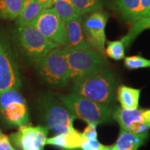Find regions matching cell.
Here are the masks:
<instances>
[{
	"label": "cell",
	"mask_w": 150,
	"mask_h": 150,
	"mask_svg": "<svg viewBox=\"0 0 150 150\" xmlns=\"http://www.w3.org/2000/svg\"><path fill=\"white\" fill-rule=\"evenodd\" d=\"M0 112L5 121L16 127L29 125V112L25 99L18 88L7 90L0 95Z\"/></svg>",
	"instance_id": "cell-6"
},
{
	"label": "cell",
	"mask_w": 150,
	"mask_h": 150,
	"mask_svg": "<svg viewBox=\"0 0 150 150\" xmlns=\"http://www.w3.org/2000/svg\"><path fill=\"white\" fill-rule=\"evenodd\" d=\"M31 25L57 45L66 44L65 24L56 13L54 7L43 10Z\"/></svg>",
	"instance_id": "cell-8"
},
{
	"label": "cell",
	"mask_w": 150,
	"mask_h": 150,
	"mask_svg": "<svg viewBox=\"0 0 150 150\" xmlns=\"http://www.w3.org/2000/svg\"><path fill=\"white\" fill-rule=\"evenodd\" d=\"M20 86V79L16 63L0 40V95L7 90L18 88Z\"/></svg>",
	"instance_id": "cell-11"
},
{
	"label": "cell",
	"mask_w": 150,
	"mask_h": 150,
	"mask_svg": "<svg viewBox=\"0 0 150 150\" xmlns=\"http://www.w3.org/2000/svg\"><path fill=\"white\" fill-rule=\"evenodd\" d=\"M45 10L35 0H26L22 13L16 20L18 27L31 24L36 20L42 11Z\"/></svg>",
	"instance_id": "cell-18"
},
{
	"label": "cell",
	"mask_w": 150,
	"mask_h": 150,
	"mask_svg": "<svg viewBox=\"0 0 150 150\" xmlns=\"http://www.w3.org/2000/svg\"><path fill=\"white\" fill-rule=\"evenodd\" d=\"M54 6L56 13L65 23L80 16L71 0H54Z\"/></svg>",
	"instance_id": "cell-20"
},
{
	"label": "cell",
	"mask_w": 150,
	"mask_h": 150,
	"mask_svg": "<svg viewBox=\"0 0 150 150\" xmlns=\"http://www.w3.org/2000/svg\"><path fill=\"white\" fill-rule=\"evenodd\" d=\"M108 15L100 10L91 13L83 19V29L86 40L91 50L104 55L106 43L105 28Z\"/></svg>",
	"instance_id": "cell-9"
},
{
	"label": "cell",
	"mask_w": 150,
	"mask_h": 150,
	"mask_svg": "<svg viewBox=\"0 0 150 150\" xmlns=\"http://www.w3.org/2000/svg\"><path fill=\"white\" fill-rule=\"evenodd\" d=\"M83 19V16H80L65 23L66 47L75 49H90L84 35Z\"/></svg>",
	"instance_id": "cell-12"
},
{
	"label": "cell",
	"mask_w": 150,
	"mask_h": 150,
	"mask_svg": "<svg viewBox=\"0 0 150 150\" xmlns=\"http://www.w3.org/2000/svg\"><path fill=\"white\" fill-rule=\"evenodd\" d=\"M82 150H100L104 145L98 140H88L82 138Z\"/></svg>",
	"instance_id": "cell-26"
},
{
	"label": "cell",
	"mask_w": 150,
	"mask_h": 150,
	"mask_svg": "<svg viewBox=\"0 0 150 150\" xmlns=\"http://www.w3.org/2000/svg\"><path fill=\"white\" fill-rule=\"evenodd\" d=\"M100 150H115V147H114V145H110V146L104 145Z\"/></svg>",
	"instance_id": "cell-32"
},
{
	"label": "cell",
	"mask_w": 150,
	"mask_h": 150,
	"mask_svg": "<svg viewBox=\"0 0 150 150\" xmlns=\"http://www.w3.org/2000/svg\"><path fill=\"white\" fill-rule=\"evenodd\" d=\"M16 34L22 52L30 61H37L59 47L43 36L31 24L18 27Z\"/></svg>",
	"instance_id": "cell-5"
},
{
	"label": "cell",
	"mask_w": 150,
	"mask_h": 150,
	"mask_svg": "<svg viewBox=\"0 0 150 150\" xmlns=\"http://www.w3.org/2000/svg\"><path fill=\"white\" fill-rule=\"evenodd\" d=\"M82 135L74 129L65 134L56 135L52 138H47L46 145L59 147L65 150L81 149Z\"/></svg>",
	"instance_id": "cell-13"
},
{
	"label": "cell",
	"mask_w": 150,
	"mask_h": 150,
	"mask_svg": "<svg viewBox=\"0 0 150 150\" xmlns=\"http://www.w3.org/2000/svg\"><path fill=\"white\" fill-rule=\"evenodd\" d=\"M140 92L141 91L140 89L134 88L124 85L117 88L116 95L121 107L131 109L138 108Z\"/></svg>",
	"instance_id": "cell-17"
},
{
	"label": "cell",
	"mask_w": 150,
	"mask_h": 150,
	"mask_svg": "<svg viewBox=\"0 0 150 150\" xmlns=\"http://www.w3.org/2000/svg\"><path fill=\"white\" fill-rule=\"evenodd\" d=\"M150 13V0H140L139 19L145 18Z\"/></svg>",
	"instance_id": "cell-29"
},
{
	"label": "cell",
	"mask_w": 150,
	"mask_h": 150,
	"mask_svg": "<svg viewBox=\"0 0 150 150\" xmlns=\"http://www.w3.org/2000/svg\"><path fill=\"white\" fill-rule=\"evenodd\" d=\"M142 117L146 125L150 128V110H142Z\"/></svg>",
	"instance_id": "cell-31"
},
{
	"label": "cell",
	"mask_w": 150,
	"mask_h": 150,
	"mask_svg": "<svg viewBox=\"0 0 150 150\" xmlns=\"http://www.w3.org/2000/svg\"><path fill=\"white\" fill-rule=\"evenodd\" d=\"M79 16L95 12L100 10L102 7V0H71Z\"/></svg>",
	"instance_id": "cell-22"
},
{
	"label": "cell",
	"mask_w": 150,
	"mask_h": 150,
	"mask_svg": "<svg viewBox=\"0 0 150 150\" xmlns=\"http://www.w3.org/2000/svg\"><path fill=\"white\" fill-rule=\"evenodd\" d=\"M149 129V128L146 125V124L143 121H142L133 123L127 129V131H129V132L134 134H142L148 132Z\"/></svg>",
	"instance_id": "cell-25"
},
{
	"label": "cell",
	"mask_w": 150,
	"mask_h": 150,
	"mask_svg": "<svg viewBox=\"0 0 150 150\" xmlns=\"http://www.w3.org/2000/svg\"><path fill=\"white\" fill-rule=\"evenodd\" d=\"M49 131L45 126L19 127L16 133L11 134L10 140L22 150H43L46 145Z\"/></svg>",
	"instance_id": "cell-10"
},
{
	"label": "cell",
	"mask_w": 150,
	"mask_h": 150,
	"mask_svg": "<svg viewBox=\"0 0 150 150\" xmlns=\"http://www.w3.org/2000/svg\"><path fill=\"white\" fill-rule=\"evenodd\" d=\"M70 72V79L83 77L103 70L106 63L102 55L91 49H62Z\"/></svg>",
	"instance_id": "cell-3"
},
{
	"label": "cell",
	"mask_w": 150,
	"mask_h": 150,
	"mask_svg": "<svg viewBox=\"0 0 150 150\" xmlns=\"http://www.w3.org/2000/svg\"><path fill=\"white\" fill-rule=\"evenodd\" d=\"M149 16H150V13H149Z\"/></svg>",
	"instance_id": "cell-33"
},
{
	"label": "cell",
	"mask_w": 150,
	"mask_h": 150,
	"mask_svg": "<svg viewBox=\"0 0 150 150\" xmlns=\"http://www.w3.org/2000/svg\"><path fill=\"white\" fill-rule=\"evenodd\" d=\"M117 78L111 70L104 68L98 72L72 80L73 93L109 106L117 92Z\"/></svg>",
	"instance_id": "cell-1"
},
{
	"label": "cell",
	"mask_w": 150,
	"mask_h": 150,
	"mask_svg": "<svg viewBox=\"0 0 150 150\" xmlns=\"http://www.w3.org/2000/svg\"><path fill=\"white\" fill-rule=\"evenodd\" d=\"M35 67L40 77L54 87H63L70 80V70L59 47L35 61Z\"/></svg>",
	"instance_id": "cell-4"
},
{
	"label": "cell",
	"mask_w": 150,
	"mask_h": 150,
	"mask_svg": "<svg viewBox=\"0 0 150 150\" xmlns=\"http://www.w3.org/2000/svg\"><path fill=\"white\" fill-rule=\"evenodd\" d=\"M97 125L94 124H88L81 133L82 138L88 140H97V133L96 130Z\"/></svg>",
	"instance_id": "cell-27"
},
{
	"label": "cell",
	"mask_w": 150,
	"mask_h": 150,
	"mask_svg": "<svg viewBox=\"0 0 150 150\" xmlns=\"http://www.w3.org/2000/svg\"><path fill=\"white\" fill-rule=\"evenodd\" d=\"M0 150H16L11 145L10 138L0 130Z\"/></svg>",
	"instance_id": "cell-28"
},
{
	"label": "cell",
	"mask_w": 150,
	"mask_h": 150,
	"mask_svg": "<svg viewBox=\"0 0 150 150\" xmlns=\"http://www.w3.org/2000/svg\"><path fill=\"white\" fill-rule=\"evenodd\" d=\"M42 112L45 127L55 136L65 134L74 129V117L61 100L45 99L42 104Z\"/></svg>",
	"instance_id": "cell-7"
},
{
	"label": "cell",
	"mask_w": 150,
	"mask_h": 150,
	"mask_svg": "<svg viewBox=\"0 0 150 150\" xmlns=\"http://www.w3.org/2000/svg\"><path fill=\"white\" fill-rule=\"evenodd\" d=\"M26 0H0V18L16 20L23 10Z\"/></svg>",
	"instance_id": "cell-19"
},
{
	"label": "cell",
	"mask_w": 150,
	"mask_h": 150,
	"mask_svg": "<svg viewBox=\"0 0 150 150\" xmlns=\"http://www.w3.org/2000/svg\"><path fill=\"white\" fill-rule=\"evenodd\" d=\"M142 110L131 108H116L112 112V118L120 125L121 129L127 131L133 123L143 121L142 117Z\"/></svg>",
	"instance_id": "cell-16"
},
{
	"label": "cell",
	"mask_w": 150,
	"mask_h": 150,
	"mask_svg": "<svg viewBox=\"0 0 150 150\" xmlns=\"http://www.w3.org/2000/svg\"><path fill=\"white\" fill-rule=\"evenodd\" d=\"M74 119H80L88 124L99 125L112 120V110L109 106L93 102L74 93L60 97Z\"/></svg>",
	"instance_id": "cell-2"
},
{
	"label": "cell",
	"mask_w": 150,
	"mask_h": 150,
	"mask_svg": "<svg viewBox=\"0 0 150 150\" xmlns=\"http://www.w3.org/2000/svg\"><path fill=\"white\" fill-rule=\"evenodd\" d=\"M125 65L129 70L150 67V60L140 56H131L125 58Z\"/></svg>",
	"instance_id": "cell-24"
},
{
	"label": "cell",
	"mask_w": 150,
	"mask_h": 150,
	"mask_svg": "<svg viewBox=\"0 0 150 150\" xmlns=\"http://www.w3.org/2000/svg\"><path fill=\"white\" fill-rule=\"evenodd\" d=\"M125 44L122 40H115L108 42L107 47L104 52L108 57L115 61H120L125 57Z\"/></svg>",
	"instance_id": "cell-23"
},
{
	"label": "cell",
	"mask_w": 150,
	"mask_h": 150,
	"mask_svg": "<svg viewBox=\"0 0 150 150\" xmlns=\"http://www.w3.org/2000/svg\"><path fill=\"white\" fill-rule=\"evenodd\" d=\"M132 24L129 33L122 38L125 45L127 47H128L142 31L150 29V16L140 19Z\"/></svg>",
	"instance_id": "cell-21"
},
{
	"label": "cell",
	"mask_w": 150,
	"mask_h": 150,
	"mask_svg": "<svg viewBox=\"0 0 150 150\" xmlns=\"http://www.w3.org/2000/svg\"><path fill=\"white\" fill-rule=\"evenodd\" d=\"M39 4L42 6L44 9L52 8V6L54 5V0H35Z\"/></svg>",
	"instance_id": "cell-30"
},
{
	"label": "cell",
	"mask_w": 150,
	"mask_h": 150,
	"mask_svg": "<svg viewBox=\"0 0 150 150\" xmlns=\"http://www.w3.org/2000/svg\"><path fill=\"white\" fill-rule=\"evenodd\" d=\"M148 136L149 132L134 134L121 129L114 147L115 150H138L146 142Z\"/></svg>",
	"instance_id": "cell-14"
},
{
	"label": "cell",
	"mask_w": 150,
	"mask_h": 150,
	"mask_svg": "<svg viewBox=\"0 0 150 150\" xmlns=\"http://www.w3.org/2000/svg\"><path fill=\"white\" fill-rule=\"evenodd\" d=\"M140 0H113V8L127 22L134 23L139 19Z\"/></svg>",
	"instance_id": "cell-15"
}]
</instances>
